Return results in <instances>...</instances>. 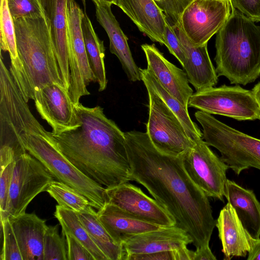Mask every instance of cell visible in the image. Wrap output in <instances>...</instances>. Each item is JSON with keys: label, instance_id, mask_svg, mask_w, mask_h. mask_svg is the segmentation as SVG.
Listing matches in <instances>:
<instances>
[{"label": "cell", "instance_id": "1", "mask_svg": "<svg viewBox=\"0 0 260 260\" xmlns=\"http://www.w3.org/2000/svg\"><path fill=\"white\" fill-rule=\"evenodd\" d=\"M131 180L143 185L186 232L196 247L209 244L216 226L208 197L190 179L182 155L158 150L146 132H124Z\"/></svg>", "mask_w": 260, "mask_h": 260}, {"label": "cell", "instance_id": "2", "mask_svg": "<svg viewBox=\"0 0 260 260\" xmlns=\"http://www.w3.org/2000/svg\"><path fill=\"white\" fill-rule=\"evenodd\" d=\"M74 109L77 125L48 132L54 144L79 170L106 188L131 181L124 132L99 106L79 103Z\"/></svg>", "mask_w": 260, "mask_h": 260}, {"label": "cell", "instance_id": "3", "mask_svg": "<svg viewBox=\"0 0 260 260\" xmlns=\"http://www.w3.org/2000/svg\"><path fill=\"white\" fill-rule=\"evenodd\" d=\"M13 21L18 55L11 61L9 71L24 100H34L35 93L49 84L65 89L45 17Z\"/></svg>", "mask_w": 260, "mask_h": 260}, {"label": "cell", "instance_id": "4", "mask_svg": "<svg viewBox=\"0 0 260 260\" xmlns=\"http://www.w3.org/2000/svg\"><path fill=\"white\" fill-rule=\"evenodd\" d=\"M236 9L216 33V72L246 85L260 76V26Z\"/></svg>", "mask_w": 260, "mask_h": 260}, {"label": "cell", "instance_id": "5", "mask_svg": "<svg viewBox=\"0 0 260 260\" xmlns=\"http://www.w3.org/2000/svg\"><path fill=\"white\" fill-rule=\"evenodd\" d=\"M21 146L39 160L57 180L74 188L86 198L98 211L107 203L106 188L79 170L58 149L48 131L32 133L27 128L20 134Z\"/></svg>", "mask_w": 260, "mask_h": 260}, {"label": "cell", "instance_id": "6", "mask_svg": "<svg viewBox=\"0 0 260 260\" xmlns=\"http://www.w3.org/2000/svg\"><path fill=\"white\" fill-rule=\"evenodd\" d=\"M194 116L202 126L203 139L219 151L221 160L236 175L250 168L260 171V139L236 129L203 111H198Z\"/></svg>", "mask_w": 260, "mask_h": 260}, {"label": "cell", "instance_id": "7", "mask_svg": "<svg viewBox=\"0 0 260 260\" xmlns=\"http://www.w3.org/2000/svg\"><path fill=\"white\" fill-rule=\"evenodd\" d=\"M188 106L239 121L260 120V109L253 92L239 85H222L196 91Z\"/></svg>", "mask_w": 260, "mask_h": 260}, {"label": "cell", "instance_id": "8", "mask_svg": "<svg viewBox=\"0 0 260 260\" xmlns=\"http://www.w3.org/2000/svg\"><path fill=\"white\" fill-rule=\"evenodd\" d=\"M145 87L148 96L146 133L149 139L162 153L173 156L183 154L194 143L171 110L150 87Z\"/></svg>", "mask_w": 260, "mask_h": 260}, {"label": "cell", "instance_id": "9", "mask_svg": "<svg viewBox=\"0 0 260 260\" xmlns=\"http://www.w3.org/2000/svg\"><path fill=\"white\" fill-rule=\"evenodd\" d=\"M54 179L44 165L28 152L17 157L12 174L7 218L25 213L30 202L46 191Z\"/></svg>", "mask_w": 260, "mask_h": 260}, {"label": "cell", "instance_id": "10", "mask_svg": "<svg viewBox=\"0 0 260 260\" xmlns=\"http://www.w3.org/2000/svg\"><path fill=\"white\" fill-rule=\"evenodd\" d=\"M182 161L190 179L208 198L224 201L229 168L203 139L182 155Z\"/></svg>", "mask_w": 260, "mask_h": 260}, {"label": "cell", "instance_id": "11", "mask_svg": "<svg viewBox=\"0 0 260 260\" xmlns=\"http://www.w3.org/2000/svg\"><path fill=\"white\" fill-rule=\"evenodd\" d=\"M84 13L75 0H68L67 15L70 46V83L68 94L74 105L90 94L87 86L96 80L91 70L84 41L81 22Z\"/></svg>", "mask_w": 260, "mask_h": 260}, {"label": "cell", "instance_id": "12", "mask_svg": "<svg viewBox=\"0 0 260 260\" xmlns=\"http://www.w3.org/2000/svg\"><path fill=\"white\" fill-rule=\"evenodd\" d=\"M232 12L230 3L194 0L184 10L180 22L187 37L196 45L208 43L220 29Z\"/></svg>", "mask_w": 260, "mask_h": 260}, {"label": "cell", "instance_id": "13", "mask_svg": "<svg viewBox=\"0 0 260 260\" xmlns=\"http://www.w3.org/2000/svg\"><path fill=\"white\" fill-rule=\"evenodd\" d=\"M106 193L107 202L141 220L159 226L175 225L173 218L155 199L132 184L125 182L107 187Z\"/></svg>", "mask_w": 260, "mask_h": 260}, {"label": "cell", "instance_id": "14", "mask_svg": "<svg viewBox=\"0 0 260 260\" xmlns=\"http://www.w3.org/2000/svg\"><path fill=\"white\" fill-rule=\"evenodd\" d=\"M34 101L41 117L52 127V132H60L77 125L74 104L61 86L46 85L35 93Z\"/></svg>", "mask_w": 260, "mask_h": 260}, {"label": "cell", "instance_id": "15", "mask_svg": "<svg viewBox=\"0 0 260 260\" xmlns=\"http://www.w3.org/2000/svg\"><path fill=\"white\" fill-rule=\"evenodd\" d=\"M68 1L40 0L49 29L60 77L67 92L70 83Z\"/></svg>", "mask_w": 260, "mask_h": 260}, {"label": "cell", "instance_id": "16", "mask_svg": "<svg viewBox=\"0 0 260 260\" xmlns=\"http://www.w3.org/2000/svg\"><path fill=\"white\" fill-rule=\"evenodd\" d=\"M184 51L185 60L184 71L189 82L196 91L214 87L218 82V75L210 58L207 44H194L186 35L180 21L171 26Z\"/></svg>", "mask_w": 260, "mask_h": 260}, {"label": "cell", "instance_id": "17", "mask_svg": "<svg viewBox=\"0 0 260 260\" xmlns=\"http://www.w3.org/2000/svg\"><path fill=\"white\" fill-rule=\"evenodd\" d=\"M147 64V69L161 84L188 109L193 93L185 71L167 60L154 44L141 45Z\"/></svg>", "mask_w": 260, "mask_h": 260}, {"label": "cell", "instance_id": "18", "mask_svg": "<svg viewBox=\"0 0 260 260\" xmlns=\"http://www.w3.org/2000/svg\"><path fill=\"white\" fill-rule=\"evenodd\" d=\"M189 235L175 225L159 228L130 237L122 243L125 256L173 250L192 244Z\"/></svg>", "mask_w": 260, "mask_h": 260}, {"label": "cell", "instance_id": "19", "mask_svg": "<svg viewBox=\"0 0 260 260\" xmlns=\"http://www.w3.org/2000/svg\"><path fill=\"white\" fill-rule=\"evenodd\" d=\"M93 3L97 20L108 36L111 53L117 57L129 81H142L140 68L133 57L128 38L111 11L112 4L99 1Z\"/></svg>", "mask_w": 260, "mask_h": 260}, {"label": "cell", "instance_id": "20", "mask_svg": "<svg viewBox=\"0 0 260 260\" xmlns=\"http://www.w3.org/2000/svg\"><path fill=\"white\" fill-rule=\"evenodd\" d=\"M221 242L224 259L245 257L251 248L252 238L247 232L234 209L228 202L220 210L216 221Z\"/></svg>", "mask_w": 260, "mask_h": 260}, {"label": "cell", "instance_id": "21", "mask_svg": "<svg viewBox=\"0 0 260 260\" xmlns=\"http://www.w3.org/2000/svg\"><path fill=\"white\" fill-rule=\"evenodd\" d=\"M116 5L151 41L165 45L167 21L154 0H116Z\"/></svg>", "mask_w": 260, "mask_h": 260}, {"label": "cell", "instance_id": "22", "mask_svg": "<svg viewBox=\"0 0 260 260\" xmlns=\"http://www.w3.org/2000/svg\"><path fill=\"white\" fill-rule=\"evenodd\" d=\"M97 217L115 243L122 246L131 236L161 227L141 220L108 202L98 211Z\"/></svg>", "mask_w": 260, "mask_h": 260}, {"label": "cell", "instance_id": "23", "mask_svg": "<svg viewBox=\"0 0 260 260\" xmlns=\"http://www.w3.org/2000/svg\"><path fill=\"white\" fill-rule=\"evenodd\" d=\"M8 218L23 260H44L43 241L48 226L46 220L35 213L25 212Z\"/></svg>", "mask_w": 260, "mask_h": 260}, {"label": "cell", "instance_id": "24", "mask_svg": "<svg viewBox=\"0 0 260 260\" xmlns=\"http://www.w3.org/2000/svg\"><path fill=\"white\" fill-rule=\"evenodd\" d=\"M224 196L234 209L248 234L253 239H259L260 203L254 192L228 179Z\"/></svg>", "mask_w": 260, "mask_h": 260}, {"label": "cell", "instance_id": "25", "mask_svg": "<svg viewBox=\"0 0 260 260\" xmlns=\"http://www.w3.org/2000/svg\"><path fill=\"white\" fill-rule=\"evenodd\" d=\"M142 81L150 87L178 118L189 138L194 143L203 139L198 125L189 116L188 109L172 94L146 68H140Z\"/></svg>", "mask_w": 260, "mask_h": 260}, {"label": "cell", "instance_id": "26", "mask_svg": "<svg viewBox=\"0 0 260 260\" xmlns=\"http://www.w3.org/2000/svg\"><path fill=\"white\" fill-rule=\"evenodd\" d=\"M81 27L88 62L99 84V91H103L106 88L108 83L104 62V42L96 34L86 13L83 16Z\"/></svg>", "mask_w": 260, "mask_h": 260}, {"label": "cell", "instance_id": "27", "mask_svg": "<svg viewBox=\"0 0 260 260\" xmlns=\"http://www.w3.org/2000/svg\"><path fill=\"white\" fill-rule=\"evenodd\" d=\"M54 214L62 228L63 235H68L74 238L88 250L94 260H108L91 239L77 212L58 205Z\"/></svg>", "mask_w": 260, "mask_h": 260}, {"label": "cell", "instance_id": "28", "mask_svg": "<svg viewBox=\"0 0 260 260\" xmlns=\"http://www.w3.org/2000/svg\"><path fill=\"white\" fill-rule=\"evenodd\" d=\"M77 214L93 242L108 260L123 259L124 252L122 246L115 243L99 220L96 212H80Z\"/></svg>", "mask_w": 260, "mask_h": 260}, {"label": "cell", "instance_id": "29", "mask_svg": "<svg viewBox=\"0 0 260 260\" xmlns=\"http://www.w3.org/2000/svg\"><path fill=\"white\" fill-rule=\"evenodd\" d=\"M46 191L60 206L77 213L95 212L86 198L63 182L54 180L52 181Z\"/></svg>", "mask_w": 260, "mask_h": 260}, {"label": "cell", "instance_id": "30", "mask_svg": "<svg viewBox=\"0 0 260 260\" xmlns=\"http://www.w3.org/2000/svg\"><path fill=\"white\" fill-rule=\"evenodd\" d=\"M1 50L8 52L10 60L18 57L14 23L6 0H1Z\"/></svg>", "mask_w": 260, "mask_h": 260}, {"label": "cell", "instance_id": "31", "mask_svg": "<svg viewBox=\"0 0 260 260\" xmlns=\"http://www.w3.org/2000/svg\"><path fill=\"white\" fill-rule=\"evenodd\" d=\"M58 225L48 226L43 241L44 260H68L67 246L59 236Z\"/></svg>", "mask_w": 260, "mask_h": 260}, {"label": "cell", "instance_id": "32", "mask_svg": "<svg viewBox=\"0 0 260 260\" xmlns=\"http://www.w3.org/2000/svg\"><path fill=\"white\" fill-rule=\"evenodd\" d=\"M3 234L1 260H23L19 246L9 218L1 222Z\"/></svg>", "mask_w": 260, "mask_h": 260}, {"label": "cell", "instance_id": "33", "mask_svg": "<svg viewBox=\"0 0 260 260\" xmlns=\"http://www.w3.org/2000/svg\"><path fill=\"white\" fill-rule=\"evenodd\" d=\"M13 18H36L44 16L40 0H6Z\"/></svg>", "mask_w": 260, "mask_h": 260}, {"label": "cell", "instance_id": "34", "mask_svg": "<svg viewBox=\"0 0 260 260\" xmlns=\"http://www.w3.org/2000/svg\"><path fill=\"white\" fill-rule=\"evenodd\" d=\"M194 0H154L172 26L180 21L185 8Z\"/></svg>", "mask_w": 260, "mask_h": 260}, {"label": "cell", "instance_id": "35", "mask_svg": "<svg viewBox=\"0 0 260 260\" xmlns=\"http://www.w3.org/2000/svg\"><path fill=\"white\" fill-rule=\"evenodd\" d=\"M15 161L6 168L1 169L0 177V215L1 222L7 218L9 192Z\"/></svg>", "mask_w": 260, "mask_h": 260}, {"label": "cell", "instance_id": "36", "mask_svg": "<svg viewBox=\"0 0 260 260\" xmlns=\"http://www.w3.org/2000/svg\"><path fill=\"white\" fill-rule=\"evenodd\" d=\"M164 39L165 46L170 53L173 55L183 67L185 60V56L182 46L171 26L167 22Z\"/></svg>", "mask_w": 260, "mask_h": 260}, {"label": "cell", "instance_id": "37", "mask_svg": "<svg viewBox=\"0 0 260 260\" xmlns=\"http://www.w3.org/2000/svg\"><path fill=\"white\" fill-rule=\"evenodd\" d=\"M232 10L237 9L254 22L260 21V0H231Z\"/></svg>", "mask_w": 260, "mask_h": 260}, {"label": "cell", "instance_id": "38", "mask_svg": "<svg viewBox=\"0 0 260 260\" xmlns=\"http://www.w3.org/2000/svg\"><path fill=\"white\" fill-rule=\"evenodd\" d=\"M63 236L67 242L68 260H94L88 250L74 238L68 235Z\"/></svg>", "mask_w": 260, "mask_h": 260}, {"label": "cell", "instance_id": "39", "mask_svg": "<svg viewBox=\"0 0 260 260\" xmlns=\"http://www.w3.org/2000/svg\"><path fill=\"white\" fill-rule=\"evenodd\" d=\"M125 260H175V250L146 254H134L125 256Z\"/></svg>", "mask_w": 260, "mask_h": 260}, {"label": "cell", "instance_id": "40", "mask_svg": "<svg viewBox=\"0 0 260 260\" xmlns=\"http://www.w3.org/2000/svg\"><path fill=\"white\" fill-rule=\"evenodd\" d=\"M216 257L212 253L209 244L196 248L194 251L193 260H216Z\"/></svg>", "mask_w": 260, "mask_h": 260}, {"label": "cell", "instance_id": "41", "mask_svg": "<svg viewBox=\"0 0 260 260\" xmlns=\"http://www.w3.org/2000/svg\"><path fill=\"white\" fill-rule=\"evenodd\" d=\"M251 248L248 253V260H260V238H251Z\"/></svg>", "mask_w": 260, "mask_h": 260}, {"label": "cell", "instance_id": "42", "mask_svg": "<svg viewBox=\"0 0 260 260\" xmlns=\"http://www.w3.org/2000/svg\"><path fill=\"white\" fill-rule=\"evenodd\" d=\"M194 251L185 246L175 250V260H193Z\"/></svg>", "mask_w": 260, "mask_h": 260}, {"label": "cell", "instance_id": "43", "mask_svg": "<svg viewBox=\"0 0 260 260\" xmlns=\"http://www.w3.org/2000/svg\"><path fill=\"white\" fill-rule=\"evenodd\" d=\"M251 90L253 92L260 109V81L254 85Z\"/></svg>", "mask_w": 260, "mask_h": 260}, {"label": "cell", "instance_id": "44", "mask_svg": "<svg viewBox=\"0 0 260 260\" xmlns=\"http://www.w3.org/2000/svg\"><path fill=\"white\" fill-rule=\"evenodd\" d=\"M91 1L93 2H94L95 1H101V2L108 3L112 4V5L113 4L115 5H116V0H91Z\"/></svg>", "mask_w": 260, "mask_h": 260}, {"label": "cell", "instance_id": "45", "mask_svg": "<svg viewBox=\"0 0 260 260\" xmlns=\"http://www.w3.org/2000/svg\"><path fill=\"white\" fill-rule=\"evenodd\" d=\"M208 1H224V2H228V3H230L231 5V0H208ZM231 6H232V5H231Z\"/></svg>", "mask_w": 260, "mask_h": 260}, {"label": "cell", "instance_id": "46", "mask_svg": "<svg viewBox=\"0 0 260 260\" xmlns=\"http://www.w3.org/2000/svg\"><path fill=\"white\" fill-rule=\"evenodd\" d=\"M85 9H86V0H82Z\"/></svg>", "mask_w": 260, "mask_h": 260}]
</instances>
